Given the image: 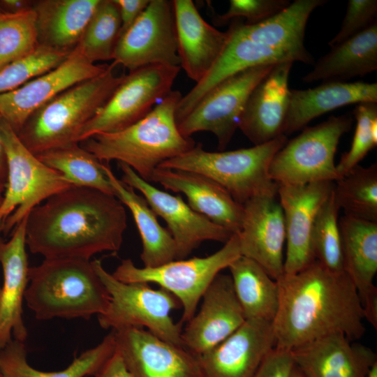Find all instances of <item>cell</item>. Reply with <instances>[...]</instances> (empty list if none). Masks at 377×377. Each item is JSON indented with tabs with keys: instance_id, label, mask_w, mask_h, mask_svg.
Here are the masks:
<instances>
[{
	"instance_id": "1",
	"label": "cell",
	"mask_w": 377,
	"mask_h": 377,
	"mask_svg": "<svg viewBox=\"0 0 377 377\" xmlns=\"http://www.w3.org/2000/svg\"><path fill=\"white\" fill-rule=\"evenodd\" d=\"M126 228L125 207L114 195L73 186L31 211L26 243L45 259L90 260L98 253L117 252Z\"/></svg>"
},
{
	"instance_id": "2",
	"label": "cell",
	"mask_w": 377,
	"mask_h": 377,
	"mask_svg": "<svg viewBox=\"0 0 377 377\" xmlns=\"http://www.w3.org/2000/svg\"><path fill=\"white\" fill-rule=\"evenodd\" d=\"M276 281L279 305L272 322L276 348L290 351L334 333L352 341L364 335L360 300L345 272L331 271L315 260Z\"/></svg>"
},
{
	"instance_id": "3",
	"label": "cell",
	"mask_w": 377,
	"mask_h": 377,
	"mask_svg": "<svg viewBox=\"0 0 377 377\" xmlns=\"http://www.w3.org/2000/svg\"><path fill=\"white\" fill-rule=\"evenodd\" d=\"M324 0H295L277 14L255 24L234 21L226 44L208 73L184 96L176 109L178 121L219 83L244 69L260 65L300 61L312 64L304 45L311 13Z\"/></svg>"
},
{
	"instance_id": "4",
	"label": "cell",
	"mask_w": 377,
	"mask_h": 377,
	"mask_svg": "<svg viewBox=\"0 0 377 377\" xmlns=\"http://www.w3.org/2000/svg\"><path fill=\"white\" fill-rule=\"evenodd\" d=\"M182 96L179 91H172L140 120L117 132L96 134L82 141V147L101 162L117 161L128 165L151 182L162 163L195 146L178 129L175 112Z\"/></svg>"
},
{
	"instance_id": "5",
	"label": "cell",
	"mask_w": 377,
	"mask_h": 377,
	"mask_svg": "<svg viewBox=\"0 0 377 377\" xmlns=\"http://www.w3.org/2000/svg\"><path fill=\"white\" fill-rule=\"evenodd\" d=\"M24 300L38 320L89 319L106 311L110 295L91 260L55 258L29 267Z\"/></svg>"
},
{
	"instance_id": "6",
	"label": "cell",
	"mask_w": 377,
	"mask_h": 377,
	"mask_svg": "<svg viewBox=\"0 0 377 377\" xmlns=\"http://www.w3.org/2000/svg\"><path fill=\"white\" fill-rule=\"evenodd\" d=\"M113 62L106 71L76 84L36 110L17 133L33 154L79 143L83 127L104 105L123 80Z\"/></svg>"
},
{
	"instance_id": "7",
	"label": "cell",
	"mask_w": 377,
	"mask_h": 377,
	"mask_svg": "<svg viewBox=\"0 0 377 377\" xmlns=\"http://www.w3.org/2000/svg\"><path fill=\"white\" fill-rule=\"evenodd\" d=\"M281 135L265 144L232 151L211 152L198 144L158 167L198 172L222 186L243 205L262 195H277L278 184L269 177L272 158L287 142Z\"/></svg>"
},
{
	"instance_id": "8",
	"label": "cell",
	"mask_w": 377,
	"mask_h": 377,
	"mask_svg": "<svg viewBox=\"0 0 377 377\" xmlns=\"http://www.w3.org/2000/svg\"><path fill=\"white\" fill-rule=\"evenodd\" d=\"M91 263L110 295L106 311L98 316L103 329L146 328L169 343L183 346L182 323H175L170 316L173 310L182 308L175 296L147 283L119 281L103 267L100 260H91Z\"/></svg>"
},
{
	"instance_id": "9",
	"label": "cell",
	"mask_w": 377,
	"mask_h": 377,
	"mask_svg": "<svg viewBox=\"0 0 377 377\" xmlns=\"http://www.w3.org/2000/svg\"><path fill=\"white\" fill-rule=\"evenodd\" d=\"M0 136L7 163V179L0 206V228L6 235L41 202L73 185L30 151L1 117Z\"/></svg>"
},
{
	"instance_id": "10",
	"label": "cell",
	"mask_w": 377,
	"mask_h": 377,
	"mask_svg": "<svg viewBox=\"0 0 377 377\" xmlns=\"http://www.w3.org/2000/svg\"><path fill=\"white\" fill-rule=\"evenodd\" d=\"M240 256L239 238L234 234L222 248L206 257L174 260L156 267H138L131 259H124L112 274L125 283H154L169 291L181 303L183 324L196 313L215 277Z\"/></svg>"
},
{
	"instance_id": "11",
	"label": "cell",
	"mask_w": 377,
	"mask_h": 377,
	"mask_svg": "<svg viewBox=\"0 0 377 377\" xmlns=\"http://www.w3.org/2000/svg\"><path fill=\"white\" fill-rule=\"evenodd\" d=\"M352 123V117L343 114L305 127L274 156L269 168L270 178L278 185L339 179L334 156L341 138L350 130Z\"/></svg>"
},
{
	"instance_id": "12",
	"label": "cell",
	"mask_w": 377,
	"mask_h": 377,
	"mask_svg": "<svg viewBox=\"0 0 377 377\" xmlns=\"http://www.w3.org/2000/svg\"><path fill=\"white\" fill-rule=\"evenodd\" d=\"M179 70V66L154 64L125 75L107 102L83 127L79 142L98 133L123 130L145 117L172 91Z\"/></svg>"
},
{
	"instance_id": "13",
	"label": "cell",
	"mask_w": 377,
	"mask_h": 377,
	"mask_svg": "<svg viewBox=\"0 0 377 377\" xmlns=\"http://www.w3.org/2000/svg\"><path fill=\"white\" fill-rule=\"evenodd\" d=\"M274 65H260L241 71L216 85L177 124L185 137L195 133H213L220 149H225L237 128L253 89Z\"/></svg>"
},
{
	"instance_id": "14",
	"label": "cell",
	"mask_w": 377,
	"mask_h": 377,
	"mask_svg": "<svg viewBox=\"0 0 377 377\" xmlns=\"http://www.w3.org/2000/svg\"><path fill=\"white\" fill-rule=\"evenodd\" d=\"M112 60L129 71L154 64L179 66L172 1L150 0L119 36Z\"/></svg>"
},
{
	"instance_id": "15",
	"label": "cell",
	"mask_w": 377,
	"mask_h": 377,
	"mask_svg": "<svg viewBox=\"0 0 377 377\" xmlns=\"http://www.w3.org/2000/svg\"><path fill=\"white\" fill-rule=\"evenodd\" d=\"M121 181L140 192L154 213L167 223L176 246V259L187 257L204 241L226 243L234 234L194 211L180 195L161 191L138 175L128 165L119 163Z\"/></svg>"
},
{
	"instance_id": "16",
	"label": "cell",
	"mask_w": 377,
	"mask_h": 377,
	"mask_svg": "<svg viewBox=\"0 0 377 377\" xmlns=\"http://www.w3.org/2000/svg\"><path fill=\"white\" fill-rule=\"evenodd\" d=\"M108 67L91 63L74 49L54 68L0 94V117L17 133L36 110L71 87L103 73Z\"/></svg>"
},
{
	"instance_id": "17",
	"label": "cell",
	"mask_w": 377,
	"mask_h": 377,
	"mask_svg": "<svg viewBox=\"0 0 377 377\" xmlns=\"http://www.w3.org/2000/svg\"><path fill=\"white\" fill-rule=\"evenodd\" d=\"M116 349L133 377H202L198 357L140 327L112 330Z\"/></svg>"
},
{
	"instance_id": "18",
	"label": "cell",
	"mask_w": 377,
	"mask_h": 377,
	"mask_svg": "<svg viewBox=\"0 0 377 377\" xmlns=\"http://www.w3.org/2000/svg\"><path fill=\"white\" fill-rule=\"evenodd\" d=\"M334 182L278 185L277 195L286 226L285 274H293L313 263L312 232L316 215Z\"/></svg>"
},
{
	"instance_id": "19",
	"label": "cell",
	"mask_w": 377,
	"mask_h": 377,
	"mask_svg": "<svg viewBox=\"0 0 377 377\" xmlns=\"http://www.w3.org/2000/svg\"><path fill=\"white\" fill-rule=\"evenodd\" d=\"M242 206L237 233L241 256L256 262L276 281L284 273L286 239L283 212L276 195L256 196Z\"/></svg>"
},
{
	"instance_id": "20",
	"label": "cell",
	"mask_w": 377,
	"mask_h": 377,
	"mask_svg": "<svg viewBox=\"0 0 377 377\" xmlns=\"http://www.w3.org/2000/svg\"><path fill=\"white\" fill-rule=\"evenodd\" d=\"M198 312L182 332L183 346L200 356L221 343L245 321L230 275L219 274L201 299Z\"/></svg>"
},
{
	"instance_id": "21",
	"label": "cell",
	"mask_w": 377,
	"mask_h": 377,
	"mask_svg": "<svg viewBox=\"0 0 377 377\" xmlns=\"http://www.w3.org/2000/svg\"><path fill=\"white\" fill-rule=\"evenodd\" d=\"M275 346L272 322L246 320L224 341L198 356L202 377H252Z\"/></svg>"
},
{
	"instance_id": "22",
	"label": "cell",
	"mask_w": 377,
	"mask_h": 377,
	"mask_svg": "<svg viewBox=\"0 0 377 377\" xmlns=\"http://www.w3.org/2000/svg\"><path fill=\"white\" fill-rule=\"evenodd\" d=\"M293 62L275 64L251 91L239 118L238 128L254 145L283 135L290 89Z\"/></svg>"
},
{
	"instance_id": "23",
	"label": "cell",
	"mask_w": 377,
	"mask_h": 377,
	"mask_svg": "<svg viewBox=\"0 0 377 377\" xmlns=\"http://www.w3.org/2000/svg\"><path fill=\"white\" fill-rule=\"evenodd\" d=\"M27 217L16 225L8 241L3 242L0 237V264L3 274L0 294V348L13 339L25 342L28 335L22 317L29 272L26 251Z\"/></svg>"
},
{
	"instance_id": "24",
	"label": "cell",
	"mask_w": 377,
	"mask_h": 377,
	"mask_svg": "<svg viewBox=\"0 0 377 377\" xmlns=\"http://www.w3.org/2000/svg\"><path fill=\"white\" fill-rule=\"evenodd\" d=\"M343 271L355 286L364 318L377 328V222L343 215L339 221Z\"/></svg>"
},
{
	"instance_id": "25",
	"label": "cell",
	"mask_w": 377,
	"mask_h": 377,
	"mask_svg": "<svg viewBox=\"0 0 377 377\" xmlns=\"http://www.w3.org/2000/svg\"><path fill=\"white\" fill-rule=\"evenodd\" d=\"M295 366L305 377H367L377 363L368 346L334 333L290 350Z\"/></svg>"
},
{
	"instance_id": "26",
	"label": "cell",
	"mask_w": 377,
	"mask_h": 377,
	"mask_svg": "<svg viewBox=\"0 0 377 377\" xmlns=\"http://www.w3.org/2000/svg\"><path fill=\"white\" fill-rule=\"evenodd\" d=\"M151 182L158 183L166 190L183 193L194 211L233 234L239 232L243 206L213 179L195 172L158 167L152 174Z\"/></svg>"
},
{
	"instance_id": "27",
	"label": "cell",
	"mask_w": 377,
	"mask_h": 377,
	"mask_svg": "<svg viewBox=\"0 0 377 377\" xmlns=\"http://www.w3.org/2000/svg\"><path fill=\"white\" fill-rule=\"evenodd\" d=\"M179 66L198 83L213 67L228 38L207 22L191 0H173Z\"/></svg>"
},
{
	"instance_id": "28",
	"label": "cell",
	"mask_w": 377,
	"mask_h": 377,
	"mask_svg": "<svg viewBox=\"0 0 377 377\" xmlns=\"http://www.w3.org/2000/svg\"><path fill=\"white\" fill-rule=\"evenodd\" d=\"M367 102L377 103L376 82L330 81L311 89H291L283 134H292L340 107Z\"/></svg>"
},
{
	"instance_id": "29",
	"label": "cell",
	"mask_w": 377,
	"mask_h": 377,
	"mask_svg": "<svg viewBox=\"0 0 377 377\" xmlns=\"http://www.w3.org/2000/svg\"><path fill=\"white\" fill-rule=\"evenodd\" d=\"M100 1H34L38 45L70 53L78 44Z\"/></svg>"
},
{
	"instance_id": "30",
	"label": "cell",
	"mask_w": 377,
	"mask_h": 377,
	"mask_svg": "<svg viewBox=\"0 0 377 377\" xmlns=\"http://www.w3.org/2000/svg\"><path fill=\"white\" fill-rule=\"evenodd\" d=\"M377 70V23L331 47L302 80L346 82Z\"/></svg>"
},
{
	"instance_id": "31",
	"label": "cell",
	"mask_w": 377,
	"mask_h": 377,
	"mask_svg": "<svg viewBox=\"0 0 377 377\" xmlns=\"http://www.w3.org/2000/svg\"><path fill=\"white\" fill-rule=\"evenodd\" d=\"M104 170L114 196L131 212L140 233L142 249L140 258L145 267H156L176 259V246L169 231L163 228L145 198L117 178L108 163Z\"/></svg>"
},
{
	"instance_id": "32",
	"label": "cell",
	"mask_w": 377,
	"mask_h": 377,
	"mask_svg": "<svg viewBox=\"0 0 377 377\" xmlns=\"http://www.w3.org/2000/svg\"><path fill=\"white\" fill-rule=\"evenodd\" d=\"M115 350L114 334L111 330L98 345L75 357L66 368L57 371H43L29 364L24 342L13 339L0 348V373L3 377L94 376Z\"/></svg>"
},
{
	"instance_id": "33",
	"label": "cell",
	"mask_w": 377,
	"mask_h": 377,
	"mask_svg": "<svg viewBox=\"0 0 377 377\" xmlns=\"http://www.w3.org/2000/svg\"><path fill=\"white\" fill-rule=\"evenodd\" d=\"M228 268L246 320L273 322L279 305L277 281L259 264L243 256Z\"/></svg>"
},
{
	"instance_id": "34",
	"label": "cell",
	"mask_w": 377,
	"mask_h": 377,
	"mask_svg": "<svg viewBox=\"0 0 377 377\" xmlns=\"http://www.w3.org/2000/svg\"><path fill=\"white\" fill-rule=\"evenodd\" d=\"M36 156L73 186L90 188L114 195L104 170V163L79 143L50 149Z\"/></svg>"
},
{
	"instance_id": "35",
	"label": "cell",
	"mask_w": 377,
	"mask_h": 377,
	"mask_svg": "<svg viewBox=\"0 0 377 377\" xmlns=\"http://www.w3.org/2000/svg\"><path fill=\"white\" fill-rule=\"evenodd\" d=\"M338 207L348 216L377 222V165H357L334 183Z\"/></svg>"
},
{
	"instance_id": "36",
	"label": "cell",
	"mask_w": 377,
	"mask_h": 377,
	"mask_svg": "<svg viewBox=\"0 0 377 377\" xmlns=\"http://www.w3.org/2000/svg\"><path fill=\"white\" fill-rule=\"evenodd\" d=\"M120 29L119 12L114 0H101L75 49L94 64L112 59Z\"/></svg>"
},
{
	"instance_id": "37",
	"label": "cell",
	"mask_w": 377,
	"mask_h": 377,
	"mask_svg": "<svg viewBox=\"0 0 377 377\" xmlns=\"http://www.w3.org/2000/svg\"><path fill=\"white\" fill-rule=\"evenodd\" d=\"M333 188L320 208L313 228L312 246L316 260L333 272L343 271L342 242Z\"/></svg>"
},
{
	"instance_id": "38",
	"label": "cell",
	"mask_w": 377,
	"mask_h": 377,
	"mask_svg": "<svg viewBox=\"0 0 377 377\" xmlns=\"http://www.w3.org/2000/svg\"><path fill=\"white\" fill-rule=\"evenodd\" d=\"M38 46L33 8L18 13L0 15V70L31 54Z\"/></svg>"
},
{
	"instance_id": "39",
	"label": "cell",
	"mask_w": 377,
	"mask_h": 377,
	"mask_svg": "<svg viewBox=\"0 0 377 377\" xmlns=\"http://www.w3.org/2000/svg\"><path fill=\"white\" fill-rule=\"evenodd\" d=\"M70 53L38 45L31 54L0 70V94L14 90L59 66Z\"/></svg>"
},
{
	"instance_id": "40",
	"label": "cell",
	"mask_w": 377,
	"mask_h": 377,
	"mask_svg": "<svg viewBox=\"0 0 377 377\" xmlns=\"http://www.w3.org/2000/svg\"><path fill=\"white\" fill-rule=\"evenodd\" d=\"M353 114L356 126L351 146L336 165L341 178L357 166L377 145V103H359Z\"/></svg>"
},
{
	"instance_id": "41",
	"label": "cell",
	"mask_w": 377,
	"mask_h": 377,
	"mask_svg": "<svg viewBox=\"0 0 377 377\" xmlns=\"http://www.w3.org/2000/svg\"><path fill=\"white\" fill-rule=\"evenodd\" d=\"M376 0H349L341 29L328 43L334 46L376 22Z\"/></svg>"
},
{
	"instance_id": "42",
	"label": "cell",
	"mask_w": 377,
	"mask_h": 377,
	"mask_svg": "<svg viewBox=\"0 0 377 377\" xmlns=\"http://www.w3.org/2000/svg\"><path fill=\"white\" fill-rule=\"evenodd\" d=\"M288 0H230L228 10L216 15V21L222 24L228 20L244 17L247 24H255L265 20L289 6Z\"/></svg>"
},
{
	"instance_id": "43",
	"label": "cell",
	"mask_w": 377,
	"mask_h": 377,
	"mask_svg": "<svg viewBox=\"0 0 377 377\" xmlns=\"http://www.w3.org/2000/svg\"><path fill=\"white\" fill-rule=\"evenodd\" d=\"M293 366L291 352L275 347L252 377H290Z\"/></svg>"
},
{
	"instance_id": "44",
	"label": "cell",
	"mask_w": 377,
	"mask_h": 377,
	"mask_svg": "<svg viewBox=\"0 0 377 377\" xmlns=\"http://www.w3.org/2000/svg\"><path fill=\"white\" fill-rule=\"evenodd\" d=\"M114 1L119 12L120 36L138 19L149 5L150 0H114Z\"/></svg>"
},
{
	"instance_id": "45",
	"label": "cell",
	"mask_w": 377,
	"mask_h": 377,
	"mask_svg": "<svg viewBox=\"0 0 377 377\" xmlns=\"http://www.w3.org/2000/svg\"><path fill=\"white\" fill-rule=\"evenodd\" d=\"M94 377H133L126 368L124 360L115 350Z\"/></svg>"
},
{
	"instance_id": "46",
	"label": "cell",
	"mask_w": 377,
	"mask_h": 377,
	"mask_svg": "<svg viewBox=\"0 0 377 377\" xmlns=\"http://www.w3.org/2000/svg\"><path fill=\"white\" fill-rule=\"evenodd\" d=\"M34 1L0 0V5L5 13L15 14L33 8Z\"/></svg>"
},
{
	"instance_id": "47",
	"label": "cell",
	"mask_w": 377,
	"mask_h": 377,
	"mask_svg": "<svg viewBox=\"0 0 377 377\" xmlns=\"http://www.w3.org/2000/svg\"><path fill=\"white\" fill-rule=\"evenodd\" d=\"M1 118V117H0ZM7 179V163L3 145L0 136V182L6 185Z\"/></svg>"
},
{
	"instance_id": "48",
	"label": "cell",
	"mask_w": 377,
	"mask_h": 377,
	"mask_svg": "<svg viewBox=\"0 0 377 377\" xmlns=\"http://www.w3.org/2000/svg\"><path fill=\"white\" fill-rule=\"evenodd\" d=\"M290 377H305V376L294 364Z\"/></svg>"
},
{
	"instance_id": "49",
	"label": "cell",
	"mask_w": 377,
	"mask_h": 377,
	"mask_svg": "<svg viewBox=\"0 0 377 377\" xmlns=\"http://www.w3.org/2000/svg\"><path fill=\"white\" fill-rule=\"evenodd\" d=\"M4 191H5V184L0 182V206L3 200ZM0 232H1V228H0Z\"/></svg>"
},
{
	"instance_id": "50",
	"label": "cell",
	"mask_w": 377,
	"mask_h": 377,
	"mask_svg": "<svg viewBox=\"0 0 377 377\" xmlns=\"http://www.w3.org/2000/svg\"><path fill=\"white\" fill-rule=\"evenodd\" d=\"M367 377H377V363L373 366Z\"/></svg>"
},
{
	"instance_id": "51",
	"label": "cell",
	"mask_w": 377,
	"mask_h": 377,
	"mask_svg": "<svg viewBox=\"0 0 377 377\" xmlns=\"http://www.w3.org/2000/svg\"><path fill=\"white\" fill-rule=\"evenodd\" d=\"M3 13H4L3 10H2L1 6V5H0V15H1V14H3Z\"/></svg>"
},
{
	"instance_id": "52",
	"label": "cell",
	"mask_w": 377,
	"mask_h": 377,
	"mask_svg": "<svg viewBox=\"0 0 377 377\" xmlns=\"http://www.w3.org/2000/svg\"><path fill=\"white\" fill-rule=\"evenodd\" d=\"M0 377H3V376L0 373Z\"/></svg>"
},
{
	"instance_id": "53",
	"label": "cell",
	"mask_w": 377,
	"mask_h": 377,
	"mask_svg": "<svg viewBox=\"0 0 377 377\" xmlns=\"http://www.w3.org/2000/svg\"><path fill=\"white\" fill-rule=\"evenodd\" d=\"M0 233H1V232H0ZM1 286H0V294H1Z\"/></svg>"
}]
</instances>
